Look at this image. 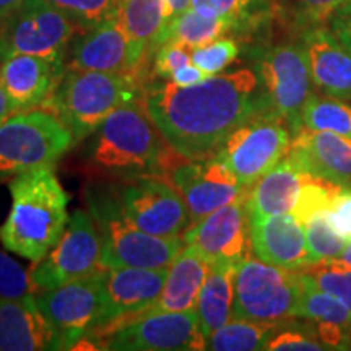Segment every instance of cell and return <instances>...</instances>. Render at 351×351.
Masks as SVG:
<instances>
[{"label": "cell", "mask_w": 351, "mask_h": 351, "mask_svg": "<svg viewBox=\"0 0 351 351\" xmlns=\"http://www.w3.org/2000/svg\"><path fill=\"white\" fill-rule=\"evenodd\" d=\"M143 108L168 147L187 161L213 156L254 114L270 108L257 72L239 69L192 86L150 83Z\"/></svg>", "instance_id": "cell-1"}, {"label": "cell", "mask_w": 351, "mask_h": 351, "mask_svg": "<svg viewBox=\"0 0 351 351\" xmlns=\"http://www.w3.org/2000/svg\"><path fill=\"white\" fill-rule=\"evenodd\" d=\"M10 194L12 208L0 225V243L8 252L39 262L67 228L69 194L57 179L54 165L13 178Z\"/></svg>", "instance_id": "cell-2"}, {"label": "cell", "mask_w": 351, "mask_h": 351, "mask_svg": "<svg viewBox=\"0 0 351 351\" xmlns=\"http://www.w3.org/2000/svg\"><path fill=\"white\" fill-rule=\"evenodd\" d=\"M161 134L137 101L104 119L86 138L85 163L101 174L142 178L163 168Z\"/></svg>", "instance_id": "cell-3"}, {"label": "cell", "mask_w": 351, "mask_h": 351, "mask_svg": "<svg viewBox=\"0 0 351 351\" xmlns=\"http://www.w3.org/2000/svg\"><path fill=\"white\" fill-rule=\"evenodd\" d=\"M137 85L135 75L69 69L41 108L56 114L78 143L90 137L117 108L137 101Z\"/></svg>", "instance_id": "cell-4"}, {"label": "cell", "mask_w": 351, "mask_h": 351, "mask_svg": "<svg viewBox=\"0 0 351 351\" xmlns=\"http://www.w3.org/2000/svg\"><path fill=\"white\" fill-rule=\"evenodd\" d=\"M75 145L72 132L46 109L20 111L0 124V182L54 165Z\"/></svg>", "instance_id": "cell-5"}, {"label": "cell", "mask_w": 351, "mask_h": 351, "mask_svg": "<svg viewBox=\"0 0 351 351\" xmlns=\"http://www.w3.org/2000/svg\"><path fill=\"white\" fill-rule=\"evenodd\" d=\"M90 207L103 239L101 267L104 269H168L184 247L182 238H161L130 223L116 197L98 195L91 199Z\"/></svg>", "instance_id": "cell-6"}, {"label": "cell", "mask_w": 351, "mask_h": 351, "mask_svg": "<svg viewBox=\"0 0 351 351\" xmlns=\"http://www.w3.org/2000/svg\"><path fill=\"white\" fill-rule=\"evenodd\" d=\"M302 288L300 270L245 257L236 265L232 319L271 324L296 319Z\"/></svg>", "instance_id": "cell-7"}, {"label": "cell", "mask_w": 351, "mask_h": 351, "mask_svg": "<svg viewBox=\"0 0 351 351\" xmlns=\"http://www.w3.org/2000/svg\"><path fill=\"white\" fill-rule=\"evenodd\" d=\"M104 269L49 291L34 293V301L56 333L57 350H70L108 324Z\"/></svg>", "instance_id": "cell-8"}, {"label": "cell", "mask_w": 351, "mask_h": 351, "mask_svg": "<svg viewBox=\"0 0 351 351\" xmlns=\"http://www.w3.org/2000/svg\"><path fill=\"white\" fill-rule=\"evenodd\" d=\"M291 140L287 122L274 109L265 108L232 132L215 156L243 186L251 187L287 156Z\"/></svg>", "instance_id": "cell-9"}, {"label": "cell", "mask_w": 351, "mask_h": 351, "mask_svg": "<svg viewBox=\"0 0 351 351\" xmlns=\"http://www.w3.org/2000/svg\"><path fill=\"white\" fill-rule=\"evenodd\" d=\"M256 72L270 108L287 122L295 137L302 129V109L314 88L301 41L282 43L262 51Z\"/></svg>", "instance_id": "cell-10"}, {"label": "cell", "mask_w": 351, "mask_h": 351, "mask_svg": "<svg viewBox=\"0 0 351 351\" xmlns=\"http://www.w3.org/2000/svg\"><path fill=\"white\" fill-rule=\"evenodd\" d=\"M78 26L46 0H23L0 21V59L12 54L41 56L64 62Z\"/></svg>", "instance_id": "cell-11"}, {"label": "cell", "mask_w": 351, "mask_h": 351, "mask_svg": "<svg viewBox=\"0 0 351 351\" xmlns=\"http://www.w3.org/2000/svg\"><path fill=\"white\" fill-rule=\"evenodd\" d=\"M103 239L93 215L75 210L70 215L62 238L46 257L28 270L38 291H49L73 280L91 275L101 267Z\"/></svg>", "instance_id": "cell-12"}, {"label": "cell", "mask_w": 351, "mask_h": 351, "mask_svg": "<svg viewBox=\"0 0 351 351\" xmlns=\"http://www.w3.org/2000/svg\"><path fill=\"white\" fill-rule=\"evenodd\" d=\"M121 212L140 230L161 238H181L192 225L186 202L173 184L155 178H134L116 195Z\"/></svg>", "instance_id": "cell-13"}, {"label": "cell", "mask_w": 351, "mask_h": 351, "mask_svg": "<svg viewBox=\"0 0 351 351\" xmlns=\"http://www.w3.org/2000/svg\"><path fill=\"white\" fill-rule=\"evenodd\" d=\"M106 350L114 351H202L207 337L197 311L155 313L132 317L108 333Z\"/></svg>", "instance_id": "cell-14"}, {"label": "cell", "mask_w": 351, "mask_h": 351, "mask_svg": "<svg viewBox=\"0 0 351 351\" xmlns=\"http://www.w3.org/2000/svg\"><path fill=\"white\" fill-rule=\"evenodd\" d=\"M169 181L186 202L192 223L223 205L245 199L251 189L243 186L230 168L215 155L207 160L178 166L171 171Z\"/></svg>", "instance_id": "cell-15"}, {"label": "cell", "mask_w": 351, "mask_h": 351, "mask_svg": "<svg viewBox=\"0 0 351 351\" xmlns=\"http://www.w3.org/2000/svg\"><path fill=\"white\" fill-rule=\"evenodd\" d=\"M184 244L195 245L210 263H239L252 254L245 199L223 205L182 232Z\"/></svg>", "instance_id": "cell-16"}, {"label": "cell", "mask_w": 351, "mask_h": 351, "mask_svg": "<svg viewBox=\"0 0 351 351\" xmlns=\"http://www.w3.org/2000/svg\"><path fill=\"white\" fill-rule=\"evenodd\" d=\"M145 62L147 57L132 43L119 15H114L86 29V33L73 43L69 69L135 75Z\"/></svg>", "instance_id": "cell-17"}, {"label": "cell", "mask_w": 351, "mask_h": 351, "mask_svg": "<svg viewBox=\"0 0 351 351\" xmlns=\"http://www.w3.org/2000/svg\"><path fill=\"white\" fill-rule=\"evenodd\" d=\"M65 72L64 62L41 56L12 54L0 59V80L16 112L43 106L54 95Z\"/></svg>", "instance_id": "cell-18"}, {"label": "cell", "mask_w": 351, "mask_h": 351, "mask_svg": "<svg viewBox=\"0 0 351 351\" xmlns=\"http://www.w3.org/2000/svg\"><path fill=\"white\" fill-rule=\"evenodd\" d=\"M252 254L262 262L288 270L313 265L306 243L304 225L291 213L249 219Z\"/></svg>", "instance_id": "cell-19"}, {"label": "cell", "mask_w": 351, "mask_h": 351, "mask_svg": "<svg viewBox=\"0 0 351 351\" xmlns=\"http://www.w3.org/2000/svg\"><path fill=\"white\" fill-rule=\"evenodd\" d=\"M104 269V267H103ZM168 269H140L119 267L104 269V298H106L108 324L112 327L124 317H137L143 314L161 295L168 278Z\"/></svg>", "instance_id": "cell-20"}, {"label": "cell", "mask_w": 351, "mask_h": 351, "mask_svg": "<svg viewBox=\"0 0 351 351\" xmlns=\"http://www.w3.org/2000/svg\"><path fill=\"white\" fill-rule=\"evenodd\" d=\"M288 155L306 173L350 189L351 138L302 127L293 137Z\"/></svg>", "instance_id": "cell-21"}, {"label": "cell", "mask_w": 351, "mask_h": 351, "mask_svg": "<svg viewBox=\"0 0 351 351\" xmlns=\"http://www.w3.org/2000/svg\"><path fill=\"white\" fill-rule=\"evenodd\" d=\"M314 88L320 93L351 101V51L330 32L315 26L301 33Z\"/></svg>", "instance_id": "cell-22"}, {"label": "cell", "mask_w": 351, "mask_h": 351, "mask_svg": "<svg viewBox=\"0 0 351 351\" xmlns=\"http://www.w3.org/2000/svg\"><path fill=\"white\" fill-rule=\"evenodd\" d=\"M210 270V261L195 245L184 244L181 252L169 265L168 278L158 300L142 315L155 313L195 311L202 285Z\"/></svg>", "instance_id": "cell-23"}, {"label": "cell", "mask_w": 351, "mask_h": 351, "mask_svg": "<svg viewBox=\"0 0 351 351\" xmlns=\"http://www.w3.org/2000/svg\"><path fill=\"white\" fill-rule=\"evenodd\" d=\"M57 350L56 333L34 301L0 296V351Z\"/></svg>", "instance_id": "cell-24"}, {"label": "cell", "mask_w": 351, "mask_h": 351, "mask_svg": "<svg viewBox=\"0 0 351 351\" xmlns=\"http://www.w3.org/2000/svg\"><path fill=\"white\" fill-rule=\"evenodd\" d=\"M309 176L287 153V156L278 165L263 174L249 189L245 197L249 219L291 213L300 197L302 184Z\"/></svg>", "instance_id": "cell-25"}, {"label": "cell", "mask_w": 351, "mask_h": 351, "mask_svg": "<svg viewBox=\"0 0 351 351\" xmlns=\"http://www.w3.org/2000/svg\"><path fill=\"white\" fill-rule=\"evenodd\" d=\"M236 265L238 263H210L207 278L202 285L195 311L207 340L215 330L232 319Z\"/></svg>", "instance_id": "cell-26"}, {"label": "cell", "mask_w": 351, "mask_h": 351, "mask_svg": "<svg viewBox=\"0 0 351 351\" xmlns=\"http://www.w3.org/2000/svg\"><path fill=\"white\" fill-rule=\"evenodd\" d=\"M117 15L132 43L147 59L160 49L169 23L166 0H121Z\"/></svg>", "instance_id": "cell-27"}, {"label": "cell", "mask_w": 351, "mask_h": 351, "mask_svg": "<svg viewBox=\"0 0 351 351\" xmlns=\"http://www.w3.org/2000/svg\"><path fill=\"white\" fill-rule=\"evenodd\" d=\"M234 32L236 26L231 21L205 16L191 7L189 10L174 16L169 21L165 29L163 43L173 41L182 44L189 49H195V47L205 46V44L212 43L215 39L223 38L225 34Z\"/></svg>", "instance_id": "cell-28"}, {"label": "cell", "mask_w": 351, "mask_h": 351, "mask_svg": "<svg viewBox=\"0 0 351 351\" xmlns=\"http://www.w3.org/2000/svg\"><path fill=\"white\" fill-rule=\"evenodd\" d=\"M351 0H270L271 13L298 32L324 26Z\"/></svg>", "instance_id": "cell-29"}, {"label": "cell", "mask_w": 351, "mask_h": 351, "mask_svg": "<svg viewBox=\"0 0 351 351\" xmlns=\"http://www.w3.org/2000/svg\"><path fill=\"white\" fill-rule=\"evenodd\" d=\"M276 330V324L232 319L215 330L207 340V350L256 351L263 350L267 340Z\"/></svg>", "instance_id": "cell-30"}, {"label": "cell", "mask_w": 351, "mask_h": 351, "mask_svg": "<svg viewBox=\"0 0 351 351\" xmlns=\"http://www.w3.org/2000/svg\"><path fill=\"white\" fill-rule=\"evenodd\" d=\"M302 127L351 138V106L345 99L313 91L302 109Z\"/></svg>", "instance_id": "cell-31"}, {"label": "cell", "mask_w": 351, "mask_h": 351, "mask_svg": "<svg viewBox=\"0 0 351 351\" xmlns=\"http://www.w3.org/2000/svg\"><path fill=\"white\" fill-rule=\"evenodd\" d=\"M191 7L205 16L231 21L236 32L256 28L271 13L270 0H192Z\"/></svg>", "instance_id": "cell-32"}, {"label": "cell", "mask_w": 351, "mask_h": 351, "mask_svg": "<svg viewBox=\"0 0 351 351\" xmlns=\"http://www.w3.org/2000/svg\"><path fill=\"white\" fill-rule=\"evenodd\" d=\"M301 274V271H300ZM302 278V276H301ZM302 295L298 306L296 319H307L313 322H332L351 328V311L335 296L328 295L302 278Z\"/></svg>", "instance_id": "cell-33"}, {"label": "cell", "mask_w": 351, "mask_h": 351, "mask_svg": "<svg viewBox=\"0 0 351 351\" xmlns=\"http://www.w3.org/2000/svg\"><path fill=\"white\" fill-rule=\"evenodd\" d=\"M306 243L313 263L332 261L343 252L346 238L335 231L327 218V212L315 213L304 221Z\"/></svg>", "instance_id": "cell-34"}, {"label": "cell", "mask_w": 351, "mask_h": 351, "mask_svg": "<svg viewBox=\"0 0 351 351\" xmlns=\"http://www.w3.org/2000/svg\"><path fill=\"white\" fill-rule=\"evenodd\" d=\"M346 187L340 184L326 181V179L315 178L311 174L302 184V189L298 197V202L293 208L291 215L296 217L304 225L313 215L327 212L332 207L333 200L339 197Z\"/></svg>", "instance_id": "cell-35"}, {"label": "cell", "mask_w": 351, "mask_h": 351, "mask_svg": "<svg viewBox=\"0 0 351 351\" xmlns=\"http://www.w3.org/2000/svg\"><path fill=\"white\" fill-rule=\"evenodd\" d=\"M80 29H90L119 13L121 0H46Z\"/></svg>", "instance_id": "cell-36"}, {"label": "cell", "mask_w": 351, "mask_h": 351, "mask_svg": "<svg viewBox=\"0 0 351 351\" xmlns=\"http://www.w3.org/2000/svg\"><path fill=\"white\" fill-rule=\"evenodd\" d=\"M300 271L307 283L335 296L351 311V270L335 269L327 262H317Z\"/></svg>", "instance_id": "cell-37"}, {"label": "cell", "mask_w": 351, "mask_h": 351, "mask_svg": "<svg viewBox=\"0 0 351 351\" xmlns=\"http://www.w3.org/2000/svg\"><path fill=\"white\" fill-rule=\"evenodd\" d=\"M239 46L231 38H218L205 46L192 49V64L207 75L223 73L238 59Z\"/></svg>", "instance_id": "cell-38"}, {"label": "cell", "mask_w": 351, "mask_h": 351, "mask_svg": "<svg viewBox=\"0 0 351 351\" xmlns=\"http://www.w3.org/2000/svg\"><path fill=\"white\" fill-rule=\"evenodd\" d=\"M34 285L29 274L15 258L0 251V296L8 300H32Z\"/></svg>", "instance_id": "cell-39"}, {"label": "cell", "mask_w": 351, "mask_h": 351, "mask_svg": "<svg viewBox=\"0 0 351 351\" xmlns=\"http://www.w3.org/2000/svg\"><path fill=\"white\" fill-rule=\"evenodd\" d=\"M189 64H192V49L179 43L166 41L156 51L153 73L158 78L169 80L179 69L186 67Z\"/></svg>", "instance_id": "cell-40"}, {"label": "cell", "mask_w": 351, "mask_h": 351, "mask_svg": "<svg viewBox=\"0 0 351 351\" xmlns=\"http://www.w3.org/2000/svg\"><path fill=\"white\" fill-rule=\"evenodd\" d=\"M263 350L267 351H322L328 350L327 345H324L314 335H307L300 330H276L271 333V337L267 340Z\"/></svg>", "instance_id": "cell-41"}, {"label": "cell", "mask_w": 351, "mask_h": 351, "mask_svg": "<svg viewBox=\"0 0 351 351\" xmlns=\"http://www.w3.org/2000/svg\"><path fill=\"white\" fill-rule=\"evenodd\" d=\"M330 225L346 239L351 238V189H345L327 210Z\"/></svg>", "instance_id": "cell-42"}, {"label": "cell", "mask_w": 351, "mask_h": 351, "mask_svg": "<svg viewBox=\"0 0 351 351\" xmlns=\"http://www.w3.org/2000/svg\"><path fill=\"white\" fill-rule=\"evenodd\" d=\"M327 25L330 32L351 51V3L337 12Z\"/></svg>", "instance_id": "cell-43"}, {"label": "cell", "mask_w": 351, "mask_h": 351, "mask_svg": "<svg viewBox=\"0 0 351 351\" xmlns=\"http://www.w3.org/2000/svg\"><path fill=\"white\" fill-rule=\"evenodd\" d=\"M208 77L210 75H207L205 72H202L197 65L189 64V65H186V67L179 69L178 72H176L174 75L169 78V80L178 86H192V85H197V83L204 82L205 78H208Z\"/></svg>", "instance_id": "cell-44"}, {"label": "cell", "mask_w": 351, "mask_h": 351, "mask_svg": "<svg viewBox=\"0 0 351 351\" xmlns=\"http://www.w3.org/2000/svg\"><path fill=\"white\" fill-rule=\"evenodd\" d=\"M15 108H13V103L8 96L5 86H3L2 80H0V124L3 121H7L12 114H15Z\"/></svg>", "instance_id": "cell-45"}, {"label": "cell", "mask_w": 351, "mask_h": 351, "mask_svg": "<svg viewBox=\"0 0 351 351\" xmlns=\"http://www.w3.org/2000/svg\"><path fill=\"white\" fill-rule=\"evenodd\" d=\"M322 262H327L328 265L335 267V269L351 270V238L348 243H346L343 252H341L339 257L332 258V261H322Z\"/></svg>", "instance_id": "cell-46"}, {"label": "cell", "mask_w": 351, "mask_h": 351, "mask_svg": "<svg viewBox=\"0 0 351 351\" xmlns=\"http://www.w3.org/2000/svg\"><path fill=\"white\" fill-rule=\"evenodd\" d=\"M169 8V21L174 19V16L181 15L186 10H189L192 5V0H166Z\"/></svg>", "instance_id": "cell-47"}, {"label": "cell", "mask_w": 351, "mask_h": 351, "mask_svg": "<svg viewBox=\"0 0 351 351\" xmlns=\"http://www.w3.org/2000/svg\"><path fill=\"white\" fill-rule=\"evenodd\" d=\"M21 2H23V0H0V21L7 19Z\"/></svg>", "instance_id": "cell-48"}, {"label": "cell", "mask_w": 351, "mask_h": 351, "mask_svg": "<svg viewBox=\"0 0 351 351\" xmlns=\"http://www.w3.org/2000/svg\"><path fill=\"white\" fill-rule=\"evenodd\" d=\"M348 350H351V341H350V345H348Z\"/></svg>", "instance_id": "cell-49"}]
</instances>
